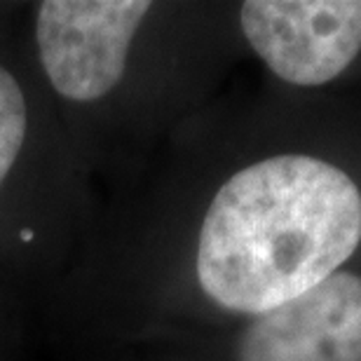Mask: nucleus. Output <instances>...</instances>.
<instances>
[{"label":"nucleus","mask_w":361,"mask_h":361,"mask_svg":"<svg viewBox=\"0 0 361 361\" xmlns=\"http://www.w3.org/2000/svg\"><path fill=\"white\" fill-rule=\"evenodd\" d=\"M361 256V97L291 94L288 134L221 178L200 216L192 279L240 322Z\"/></svg>","instance_id":"obj_1"},{"label":"nucleus","mask_w":361,"mask_h":361,"mask_svg":"<svg viewBox=\"0 0 361 361\" xmlns=\"http://www.w3.org/2000/svg\"><path fill=\"white\" fill-rule=\"evenodd\" d=\"M237 28L291 94L361 97V0H244Z\"/></svg>","instance_id":"obj_2"},{"label":"nucleus","mask_w":361,"mask_h":361,"mask_svg":"<svg viewBox=\"0 0 361 361\" xmlns=\"http://www.w3.org/2000/svg\"><path fill=\"white\" fill-rule=\"evenodd\" d=\"M153 10L148 0H45L35 40L52 87L71 101H94L125 75L129 47Z\"/></svg>","instance_id":"obj_3"},{"label":"nucleus","mask_w":361,"mask_h":361,"mask_svg":"<svg viewBox=\"0 0 361 361\" xmlns=\"http://www.w3.org/2000/svg\"><path fill=\"white\" fill-rule=\"evenodd\" d=\"M230 361H361V256L295 300L242 322Z\"/></svg>","instance_id":"obj_4"},{"label":"nucleus","mask_w":361,"mask_h":361,"mask_svg":"<svg viewBox=\"0 0 361 361\" xmlns=\"http://www.w3.org/2000/svg\"><path fill=\"white\" fill-rule=\"evenodd\" d=\"M26 101L10 71L0 66V183L10 174L12 164L24 146L26 136Z\"/></svg>","instance_id":"obj_5"}]
</instances>
